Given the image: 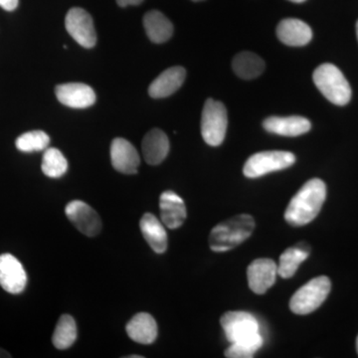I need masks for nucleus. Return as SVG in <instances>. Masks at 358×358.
<instances>
[{
  "instance_id": "1",
  "label": "nucleus",
  "mask_w": 358,
  "mask_h": 358,
  "mask_svg": "<svg viewBox=\"0 0 358 358\" xmlns=\"http://www.w3.org/2000/svg\"><path fill=\"white\" fill-rule=\"evenodd\" d=\"M326 199V183L320 178L310 179L289 201L285 219L294 227L307 225L319 215Z\"/></svg>"
},
{
  "instance_id": "2",
  "label": "nucleus",
  "mask_w": 358,
  "mask_h": 358,
  "mask_svg": "<svg viewBox=\"0 0 358 358\" xmlns=\"http://www.w3.org/2000/svg\"><path fill=\"white\" fill-rule=\"evenodd\" d=\"M226 338L255 355L264 343L259 331V322L252 313L235 310L224 313L220 320Z\"/></svg>"
},
{
  "instance_id": "3",
  "label": "nucleus",
  "mask_w": 358,
  "mask_h": 358,
  "mask_svg": "<svg viewBox=\"0 0 358 358\" xmlns=\"http://www.w3.org/2000/svg\"><path fill=\"white\" fill-rule=\"evenodd\" d=\"M255 219L249 214H239L217 224L208 238L212 251L222 253L243 243L255 230Z\"/></svg>"
},
{
  "instance_id": "4",
  "label": "nucleus",
  "mask_w": 358,
  "mask_h": 358,
  "mask_svg": "<svg viewBox=\"0 0 358 358\" xmlns=\"http://www.w3.org/2000/svg\"><path fill=\"white\" fill-rule=\"evenodd\" d=\"M313 79L320 93L334 105L345 106L352 99L350 85L336 66L329 63L319 66Z\"/></svg>"
},
{
  "instance_id": "5",
  "label": "nucleus",
  "mask_w": 358,
  "mask_h": 358,
  "mask_svg": "<svg viewBox=\"0 0 358 358\" xmlns=\"http://www.w3.org/2000/svg\"><path fill=\"white\" fill-rule=\"evenodd\" d=\"M331 289V280L326 275L313 278L293 294L289 301V308L300 315L315 312L327 300Z\"/></svg>"
},
{
  "instance_id": "6",
  "label": "nucleus",
  "mask_w": 358,
  "mask_h": 358,
  "mask_svg": "<svg viewBox=\"0 0 358 358\" xmlns=\"http://www.w3.org/2000/svg\"><path fill=\"white\" fill-rule=\"evenodd\" d=\"M227 126V110L224 103L208 99L201 117V134L205 143L211 147L220 145L225 138Z\"/></svg>"
},
{
  "instance_id": "7",
  "label": "nucleus",
  "mask_w": 358,
  "mask_h": 358,
  "mask_svg": "<svg viewBox=\"0 0 358 358\" xmlns=\"http://www.w3.org/2000/svg\"><path fill=\"white\" fill-rule=\"evenodd\" d=\"M296 157L289 152L268 150L251 155L245 162L243 173L248 178H258L266 174L282 171L293 166Z\"/></svg>"
},
{
  "instance_id": "8",
  "label": "nucleus",
  "mask_w": 358,
  "mask_h": 358,
  "mask_svg": "<svg viewBox=\"0 0 358 358\" xmlns=\"http://www.w3.org/2000/svg\"><path fill=\"white\" fill-rule=\"evenodd\" d=\"M66 29L77 43L92 48L95 46L96 34L93 18L89 13L80 7H74L68 11L65 20Z\"/></svg>"
},
{
  "instance_id": "9",
  "label": "nucleus",
  "mask_w": 358,
  "mask_h": 358,
  "mask_svg": "<svg viewBox=\"0 0 358 358\" xmlns=\"http://www.w3.org/2000/svg\"><path fill=\"white\" fill-rule=\"evenodd\" d=\"M65 213L70 222L86 236L95 237L102 230L100 216L86 202L81 200L69 202L66 206Z\"/></svg>"
},
{
  "instance_id": "10",
  "label": "nucleus",
  "mask_w": 358,
  "mask_h": 358,
  "mask_svg": "<svg viewBox=\"0 0 358 358\" xmlns=\"http://www.w3.org/2000/svg\"><path fill=\"white\" fill-rule=\"evenodd\" d=\"M27 275L22 264L11 254L0 255V286L7 293L17 294L24 291Z\"/></svg>"
},
{
  "instance_id": "11",
  "label": "nucleus",
  "mask_w": 358,
  "mask_h": 358,
  "mask_svg": "<svg viewBox=\"0 0 358 358\" xmlns=\"http://www.w3.org/2000/svg\"><path fill=\"white\" fill-rule=\"evenodd\" d=\"M278 265L274 260L260 258L253 261L247 268V279L252 292L263 294L275 284Z\"/></svg>"
},
{
  "instance_id": "12",
  "label": "nucleus",
  "mask_w": 358,
  "mask_h": 358,
  "mask_svg": "<svg viewBox=\"0 0 358 358\" xmlns=\"http://www.w3.org/2000/svg\"><path fill=\"white\" fill-rule=\"evenodd\" d=\"M55 94L59 102L73 109H86L96 103L95 92L83 83L58 85Z\"/></svg>"
},
{
  "instance_id": "13",
  "label": "nucleus",
  "mask_w": 358,
  "mask_h": 358,
  "mask_svg": "<svg viewBox=\"0 0 358 358\" xmlns=\"http://www.w3.org/2000/svg\"><path fill=\"white\" fill-rule=\"evenodd\" d=\"M110 162L115 171L124 174L138 173L141 157L136 148L124 138H117L110 145Z\"/></svg>"
},
{
  "instance_id": "14",
  "label": "nucleus",
  "mask_w": 358,
  "mask_h": 358,
  "mask_svg": "<svg viewBox=\"0 0 358 358\" xmlns=\"http://www.w3.org/2000/svg\"><path fill=\"white\" fill-rule=\"evenodd\" d=\"M160 218L169 229H178L185 223L187 212L185 201L176 192L167 190L159 197Z\"/></svg>"
},
{
  "instance_id": "15",
  "label": "nucleus",
  "mask_w": 358,
  "mask_h": 358,
  "mask_svg": "<svg viewBox=\"0 0 358 358\" xmlns=\"http://www.w3.org/2000/svg\"><path fill=\"white\" fill-rule=\"evenodd\" d=\"M185 68L180 66L169 68L152 81L148 88V94L155 99L173 95L185 83Z\"/></svg>"
},
{
  "instance_id": "16",
  "label": "nucleus",
  "mask_w": 358,
  "mask_h": 358,
  "mask_svg": "<svg viewBox=\"0 0 358 358\" xmlns=\"http://www.w3.org/2000/svg\"><path fill=\"white\" fill-rule=\"evenodd\" d=\"M263 127L268 133L282 136H298L307 134L312 124L300 115L292 117H270L263 122Z\"/></svg>"
},
{
  "instance_id": "17",
  "label": "nucleus",
  "mask_w": 358,
  "mask_h": 358,
  "mask_svg": "<svg viewBox=\"0 0 358 358\" xmlns=\"http://www.w3.org/2000/svg\"><path fill=\"white\" fill-rule=\"evenodd\" d=\"M126 331L131 341L145 345L154 343L159 334L157 322L148 313L134 315L127 324Z\"/></svg>"
},
{
  "instance_id": "18",
  "label": "nucleus",
  "mask_w": 358,
  "mask_h": 358,
  "mask_svg": "<svg viewBox=\"0 0 358 358\" xmlns=\"http://www.w3.org/2000/svg\"><path fill=\"white\" fill-rule=\"evenodd\" d=\"M278 38L288 46H305L313 38V31L307 23L296 18L282 20L277 27Z\"/></svg>"
},
{
  "instance_id": "19",
  "label": "nucleus",
  "mask_w": 358,
  "mask_h": 358,
  "mask_svg": "<svg viewBox=\"0 0 358 358\" xmlns=\"http://www.w3.org/2000/svg\"><path fill=\"white\" fill-rule=\"evenodd\" d=\"M141 150L147 164L150 166H157L162 164L169 155V138L162 129H152L143 138Z\"/></svg>"
},
{
  "instance_id": "20",
  "label": "nucleus",
  "mask_w": 358,
  "mask_h": 358,
  "mask_svg": "<svg viewBox=\"0 0 358 358\" xmlns=\"http://www.w3.org/2000/svg\"><path fill=\"white\" fill-rule=\"evenodd\" d=\"M141 234L157 254H164L169 246V238L164 223L154 214L145 213L141 219Z\"/></svg>"
},
{
  "instance_id": "21",
  "label": "nucleus",
  "mask_w": 358,
  "mask_h": 358,
  "mask_svg": "<svg viewBox=\"0 0 358 358\" xmlns=\"http://www.w3.org/2000/svg\"><path fill=\"white\" fill-rule=\"evenodd\" d=\"M143 26L148 38L155 43H164L173 34V23L160 11H148L143 17Z\"/></svg>"
},
{
  "instance_id": "22",
  "label": "nucleus",
  "mask_w": 358,
  "mask_h": 358,
  "mask_svg": "<svg viewBox=\"0 0 358 358\" xmlns=\"http://www.w3.org/2000/svg\"><path fill=\"white\" fill-rule=\"evenodd\" d=\"M232 68L238 77L251 80L260 76L265 70V62L260 56L245 51L237 54L233 59Z\"/></svg>"
},
{
  "instance_id": "23",
  "label": "nucleus",
  "mask_w": 358,
  "mask_h": 358,
  "mask_svg": "<svg viewBox=\"0 0 358 358\" xmlns=\"http://www.w3.org/2000/svg\"><path fill=\"white\" fill-rule=\"evenodd\" d=\"M78 336L76 322L69 315H61L52 336V343L58 350H64L74 345Z\"/></svg>"
},
{
  "instance_id": "24",
  "label": "nucleus",
  "mask_w": 358,
  "mask_h": 358,
  "mask_svg": "<svg viewBox=\"0 0 358 358\" xmlns=\"http://www.w3.org/2000/svg\"><path fill=\"white\" fill-rule=\"evenodd\" d=\"M310 252L299 248L298 246L291 247L285 250L280 257L278 265V275L282 279H289L296 274L301 264L307 260Z\"/></svg>"
},
{
  "instance_id": "25",
  "label": "nucleus",
  "mask_w": 358,
  "mask_h": 358,
  "mask_svg": "<svg viewBox=\"0 0 358 358\" xmlns=\"http://www.w3.org/2000/svg\"><path fill=\"white\" fill-rule=\"evenodd\" d=\"M42 171L50 178H59L68 171V162L64 155L55 148L45 150L41 164Z\"/></svg>"
},
{
  "instance_id": "26",
  "label": "nucleus",
  "mask_w": 358,
  "mask_h": 358,
  "mask_svg": "<svg viewBox=\"0 0 358 358\" xmlns=\"http://www.w3.org/2000/svg\"><path fill=\"white\" fill-rule=\"evenodd\" d=\"M50 138L43 131H32L21 134L15 141L16 148L22 152H41L48 148Z\"/></svg>"
},
{
  "instance_id": "27",
  "label": "nucleus",
  "mask_w": 358,
  "mask_h": 358,
  "mask_svg": "<svg viewBox=\"0 0 358 358\" xmlns=\"http://www.w3.org/2000/svg\"><path fill=\"white\" fill-rule=\"evenodd\" d=\"M0 6L7 11H13L18 6V0H0Z\"/></svg>"
},
{
  "instance_id": "28",
  "label": "nucleus",
  "mask_w": 358,
  "mask_h": 358,
  "mask_svg": "<svg viewBox=\"0 0 358 358\" xmlns=\"http://www.w3.org/2000/svg\"><path fill=\"white\" fill-rule=\"evenodd\" d=\"M141 2H143V0H117V3L122 7L140 6Z\"/></svg>"
},
{
  "instance_id": "29",
  "label": "nucleus",
  "mask_w": 358,
  "mask_h": 358,
  "mask_svg": "<svg viewBox=\"0 0 358 358\" xmlns=\"http://www.w3.org/2000/svg\"><path fill=\"white\" fill-rule=\"evenodd\" d=\"M4 357H11V355H9L8 352H6V350H2V348H0V358Z\"/></svg>"
},
{
  "instance_id": "30",
  "label": "nucleus",
  "mask_w": 358,
  "mask_h": 358,
  "mask_svg": "<svg viewBox=\"0 0 358 358\" xmlns=\"http://www.w3.org/2000/svg\"><path fill=\"white\" fill-rule=\"evenodd\" d=\"M289 1L294 2V3H301V2L306 1V0H289Z\"/></svg>"
},
{
  "instance_id": "31",
  "label": "nucleus",
  "mask_w": 358,
  "mask_h": 358,
  "mask_svg": "<svg viewBox=\"0 0 358 358\" xmlns=\"http://www.w3.org/2000/svg\"><path fill=\"white\" fill-rule=\"evenodd\" d=\"M128 358H143L141 355H129Z\"/></svg>"
},
{
  "instance_id": "32",
  "label": "nucleus",
  "mask_w": 358,
  "mask_h": 358,
  "mask_svg": "<svg viewBox=\"0 0 358 358\" xmlns=\"http://www.w3.org/2000/svg\"><path fill=\"white\" fill-rule=\"evenodd\" d=\"M357 353H358V336H357Z\"/></svg>"
},
{
  "instance_id": "33",
  "label": "nucleus",
  "mask_w": 358,
  "mask_h": 358,
  "mask_svg": "<svg viewBox=\"0 0 358 358\" xmlns=\"http://www.w3.org/2000/svg\"><path fill=\"white\" fill-rule=\"evenodd\" d=\"M357 39H358V21L357 23Z\"/></svg>"
},
{
  "instance_id": "34",
  "label": "nucleus",
  "mask_w": 358,
  "mask_h": 358,
  "mask_svg": "<svg viewBox=\"0 0 358 358\" xmlns=\"http://www.w3.org/2000/svg\"><path fill=\"white\" fill-rule=\"evenodd\" d=\"M192 1H202V0H192Z\"/></svg>"
}]
</instances>
